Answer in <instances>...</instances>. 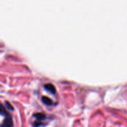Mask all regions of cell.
Masks as SVG:
<instances>
[{"label":"cell","instance_id":"cell-6","mask_svg":"<svg viewBox=\"0 0 127 127\" xmlns=\"http://www.w3.org/2000/svg\"><path fill=\"white\" fill-rule=\"evenodd\" d=\"M5 106H6V107L7 108V109H9V110H14V108L13 107H12V105H11L9 102H5Z\"/></svg>","mask_w":127,"mask_h":127},{"label":"cell","instance_id":"cell-7","mask_svg":"<svg viewBox=\"0 0 127 127\" xmlns=\"http://www.w3.org/2000/svg\"><path fill=\"white\" fill-rule=\"evenodd\" d=\"M33 125L36 127H39V126H42V125H43V124H42V122H41V121H39V122H35L34 123V124H33Z\"/></svg>","mask_w":127,"mask_h":127},{"label":"cell","instance_id":"cell-2","mask_svg":"<svg viewBox=\"0 0 127 127\" xmlns=\"http://www.w3.org/2000/svg\"><path fill=\"white\" fill-rule=\"evenodd\" d=\"M6 119H4V120L3 121V122L2 123L1 125L2 126H6V127H12L13 126V123H12V119L11 118V117L7 116L6 117Z\"/></svg>","mask_w":127,"mask_h":127},{"label":"cell","instance_id":"cell-3","mask_svg":"<svg viewBox=\"0 0 127 127\" xmlns=\"http://www.w3.org/2000/svg\"><path fill=\"white\" fill-rule=\"evenodd\" d=\"M33 117L37 119L38 121H42L46 119V116L44 114L42 113H36L33 115Z\"/></svg>","mask_w":127,"mask_h":127},{"label":"cell","instance_id":"cell-4","mask_svg":"<svg viewBox=\"0 0 127 127\" xmlns=\"http://www.w3.org/2000/svg\"><path fill=\"white\" fill-rule=\"evenodd\" d=\"M42 100L44 104L47 105H51L53 104V101L51 99L47 96H43L42 98Z\"/></svg>","mask_w":127,"mask_h":127},{"label":"cell","instance_id":"cell-1","mask_svg":"<svg viewBox=\"0 0 127 127\" xmlns=\"http://www.w3.org/2000/svg\"><path fill=\"white\" fill-rule=\"evenodd\" d=\"M44 89H45L47 91L49 92L51 94H55L56 93V89L54 86L52 84L48 83V84H46L44 85Z\"/></svg>","mask_w":127,"mask_h":127},{"label":"cell","instance_id":"cell-5","mask_svg":"<svg viewBox=\"0 0 127 127\" xmlns=\"http://www.w3.org/2000/svg\"><path fill=\"white\" fill-rule=\"evenodd\" d=\"M0 112H1V115H4L5 117H7V116H9V114H7V112L6 111L4 107V106L2 105H1V110H0Z\"/></svg>","mask_w":127,"mask_h":127}]
</instances>
